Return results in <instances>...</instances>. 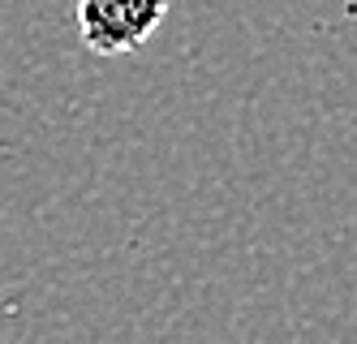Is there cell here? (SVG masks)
Here are the masks:
<instances>
[{"mask_svg":"<svg viewBox=\"0 0 357 344\" xmlns=\"http://www.w3.org/2000/svg\"><path fill=\"white\" fill-rule=\"evenodd\" d=\"M172 0H78V31L95 57H125L151 43Z\"/></svg>","mask_w":357,"mask_h":344,"instance_id":"6da1fadb","label":"cell"}]
</instances>
